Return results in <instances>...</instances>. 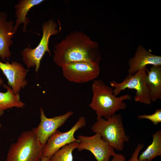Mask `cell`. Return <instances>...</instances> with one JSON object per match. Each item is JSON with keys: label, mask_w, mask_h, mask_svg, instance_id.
<instances>
[{"label": "cell", "mask_w": 161, "mask_h": 161, "mask_svg": "<svg viewBox=\"0 0 161 161\" xmlns=\"http://www.w3.org/2000/svg\"><path fill=\"white\" fill-rule=\"evenodd\" d=\"M53 59L62 67L67 64L80 61H91L100 64L101 54L98 43L81 31L67 35L54 47Z\"/></svg>", "instance_id": "cell-1"}, {"label": "cell", "mask_w": 161, "mask_h": 161, "mask_svg": "<svg viewBox=\"0 0 161 161\" xmlns=\"http://www.w3.org/2000/svg\"><path fill=\"white\" fill-rule=\"evenodd\" d=\"M93 96L89 107L96 112L97 119L104 117L108 119L120 110H125L126 100H131V95L126 94L119 97L114 95L113 89L100 79L94 80L92 85Z\"/></svg>", "instance_id": "cell-2"}, {"label": "cell", "mask_w": 161, "mask_h": 161, "mask_svg": "<svg viewBox=\"0 0 161 161\" xmlns=\"http://www.w3.org/2000/svg\"><path fill=\"white\" fill-rule=\"evenodd\" d=\"M44 147L32 129L23 131L10 145L6 161H40Z\"/></svg>", "instance_id": "cell-3"}, {"label": "cell", "mask_w": 161, "mask_h": 161, "mask_svg": "<svg viewBox=\"0 0 161 161\" xmlns=\"http://www.w3.org/2000/svg\"><path fill=\"white\" fill-rule=\"evenodd\" d=\"M97 120L91 127L92 131L99 134L114 149L122 151L129 138L126 134L121 114H115L107 120L103 117Z\"/></svg>", "instance_id": "cell-4"}, {"label": "cell", "mask_w": 161, "mask_h": 161, "mask_svg": "<svg viewBox=\"0 0 161 161\" xmlns=\"http://www.w3.org/2000/svg\"><path fill=\"white\" fill-rule=\"evenodd\" d=\"M58 24L52 19L44 22L42 24L43 35L38 45L34 48L27 47L21 52L22 59L28 69L35 67V71L38 72L41 61L46 52L51 55L49 48L50 37L58 34L61 29H57Z\"/></svg>", "instance_id": "cell-5"}, {"label": "cell", "mask_w": 161, "mask_h": 161, "mask_svg": "<svg viewBox=\"0 0 161 161\" xmlns=\"http://www.w3.org/2000/svg\"><path fill=\"white\" fill-rule=\"evenodd\" d=\"M147 66L143 67L134 75L128 74L123 81L118 83L114 80L110 82L111 86L114 88V95L117 96L121 92L126 89L136 90L134 99L136 102L146 105L151 104L149 90L146 86L145 78L147 74Z\"/></svg>", "instance_id": "cell-6"}, {"label": "cell", "mask_w": 161, "mask_h": 161, "mask_svg": "<svg viewBox=\"0 0 161 161\" xmlns=\"http://www.w3.org/2000/svg\"><path fill=\"white\" fill-rule=\"evenodd\" d=\"M64 77L68 81L83 83L95 80L99 75V64L93 62L80 61L67 64L62 67Z\"/></svg>", "instance_id": "cell-7"}, {"label": "cell", "mask_w": 161, "mask_h": 161, "mask_svg": "<svg viewBox=\"0 0 161 161\" xmlns=\"http://www.w3.org/2000/svg\"><path fill=\"white\" fill-rule=\"evenodd\" d=\"M77 139L79 141L77 148L78 151H90L97 161H109L111 157L116 154L114 149L98 133L90 136L80 135Z\"/></svg>", "instance_id": "cell-8"}, {"label": "cell", "mask_w": 161, "mask_h": 161, "mask_svg": "<svg viewBox=\"0 0 161 161\" xmlns=\"http://www.w3.org/2000/svg\"><path fill=\"white\" fill-rule=\"evenodd\" d=\"M86 120L83 116L80 117L76 123L68 131L62 132L57 130L48 139L43 150V157L50 158L63 146L70 143L79 142L74 134L79 129L85 127Z\"/></svg>", "instance_id": "cell-9"}, {"label": "cell", "mask_w": 161, "mask_h": 161, "mask_svg": "<svg viewBox=\"0 0 161 161\" xmlns=\"http://www.w3.org/2000/svg\"><path fill=\"white\" fill-rule=\"evenodd\" d=\"M40 122L36 127L32 129L44 146L49 138L63 125L68 119L73 114L69 111L65 114L49 118L45 115L44 109L40 108Z\"/></svg>", "instance_id": "cell-10"}, {"label": "cell", "mask_w": 161, "mask_h": 161, "mask_svg": "<svg viewBox=\"0 0 161 161\" xmlns=\"http://www.w3.org/2000/svg\"><path fill=\"white\" fill-rule=\"evenodd\" d=\"M0 69L7 79L8 86L15 94H19L27 84L26 77L28 71L21 63L16 61L3 63L0 61Z\"/></svg>", "instance_id": "cell-11"}, {"label": "cell", "mask_w": 161, "mask_h": 161, "mask_svg": "<svg viewBox=\"0 0 161 161\" xmlns=\"http://www.w3.org/2000/svg\"><path fill=\"white\" fill-rule=\"evenodd\" d=\"M7 15L5 12L0 13V57L2 61L9 60L11 53L10 47L13 44L12 38L15 35L14 22L8 21Z\"/></svg>", "instance_id": "cell-12"}, {"label": "cell", "mask_w": 161, "mask_h": 161, "mask_svg": "<svg viewBox=\"0 0 161 161\" xmlns=\"http://www.w3.org/2000/svg\"><path fill=\"white\" fill-rule=\"evenodd\" d=\"M128 74L134 75L141 68L148 65L161 66V56L153 54L143 46L139 45L134 56L129 59Z\"/></svg>", "instance_id": "cell-13"}, {"label": "cell", "mask_w": 161, "mask_h": 161, "mask_svg": "<svg viewBox=\"0 0 161 161\" xmlns=\"http://www.w3.org/2000/svg\"><path fill=\"white\" fill-rule=\"evenodd\" d=\"M44 0H19L15 6L16 9L15 16L16 18L15 24L14 26L15 34L17 30L19 25L23 24V31L28 30L27 27L30 22L27 17L30 9L35 6L38 5L44 1Z\"/></svg>", "instance_id": "cell-14"}, {"label": "cell", "mask_w": 161, "mask_h": 161, "mask_svg": "<svg viewBox=\"0 0 161 161\" xmlns=\"http://www.w3.org/2000/svg\"><path fill=\"white\" fill-rule=\"evenodd\" d=\"M145 83L152 102L161 99V66H152L147 69Z\"/></svg>", "instance_id": "cell-15"}, {"label": "cell", "mask_w": 161, "mask_h": 161, "mask_svg": "<svg viewBox=\"0 0 161 161\" xmlns=\"http://www.w3.org/2000/svg\"><path fill=\"white\" fill-rule=\"evenodd\" d=\"M3 86L7 91L0 92V117L6 110L13 107L23 108L25 106L21 100L19 94H15L12 88L5 84Z\"/></svg>", "instance_id": "cell-16"}, {"label": "cell", "mask_w": 161, "mask_h": 161, "mask_svg": "<svg viewBox=\"0 0 161 161\" xmlns=\"http://www.w3.org/2000/svg\"><path fill=\"white\" fill-rule=\"evenodd\" d=\"M151 143L140 155L138 159L151 161L157 157L161 156V131L152 135Z\"/></svg>", "instance_id": "cell-17"}, {"label": "cell", "mask_w": 161, "mask_h": 161, "mask_svg": "<svg viewBox=\"0 0 161 161\" xmlns=\"http://www.w3.org/2000/svg\"><path fill=\"white\" fill-rule=\"evenodd\" d=\"M78 142L67 144L55 152L50 157L51 161H73V151L77 149Z\"/></svg>", "instance_id": "cell-18"}, {"label": "cell", "mask_w": 161, "mask_h": 161, "mask_svg": "<svg viewBox=\"0 0 161 161\" xmlns=\"http://www.w3.org/2000/svg\"><path fill=\"white\" fill-rule=\"evenodd\" d=\"M139 119H147L151 121L154 125H157L161 122V109H157L155 112L149 115L143 114L137 117Z\"/></svg>", "instance_id": "cell-19"}, {"label": "cell", "mask_w": 161, "mask_h": 161, "mask_svg": "<svg viewBox=\"0 0 161 161\" xmlns=\"http://www.w3.org/2000/svg\"><path fill=\"white\" fill-rule=\"evenodd\" d=\"M144 145L142 143H139L132 153L131 158L128 161H149L144 160H142L138 159L139 154L141 150L143 149Z\"/></svg>", "instance_id": "cell-20"}, {"label": "cell", "mask_w": 161, "mask_h": 161, "mask_svg": "<svg viewBox=\"0 0 161 161\" xmlns=\"http://www.w3.org/2000/svg\"><path fill=\"white\" fill-rule=\"evenodd\" d=\"M125 157L121 154L116 153L112 157V159L109 161H126Z\"/></svg>", "instance_id": "cell-21"}, {"label": "cell", "mask_w": 161, "mask_h": 161, "mask_svg": "<svg viewBox=\"0 0 161 161\" xmlns=\"http://www.w3.org/2000/svg\"><path fill=\"white\" fill-rule=\"evenodd\" d=\"M40 161H51L50 158L43 157Z\"/></svg>", "instance_id": "cell-22"}, {"label": "cell", "mask_w": 161, "mask_h": 161, "mask_svg": "<svg viewBox=\"0 0 161 161\" xmlns=\"http://www.w3.org/2000/svg\"><path fill=\"white\" fill-rule=\"evenodd\" d=\"M4 81L3 79L1 77V75L0 74V86H1L3 84Z\"/></svg>", "instance_id": "cell-23"}, {"label": "cell", "mask_w": 161, "mask_h": 161, "mask_svg": "<svg viewBox=\"0 0 161 161\" xmlns=\"http://www.w3.org/2000/svg\"><path fill=\"white\" fill-rule=\"evenodd\" d=\"M1 124L0 123V129L1 128Z\"/></svg>", "instance_id": "cell-24"}, {"label": "cell", "mask_w": 161, "mask_h": 161, "mask_svg": "<svg viewBox=\"0 0 161 161\" xmlns=\"http://www.w3.org/2000/svg\"></svg>", "instance_id": "cell-25"}]
</instances>
